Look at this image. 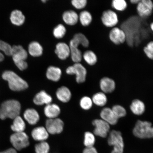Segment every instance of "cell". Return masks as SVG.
Returning a JSON list of instances; mask_svg holds the SVG:
<instances>
[{
	"instance_id": "obj_1",
	"label": "cell",
	"mask_w": 153,
	"mask_h": 153,
	"mask_svg": "<svg viewBox=\"0 0 153 153\" xmlns=\"http://www.w3.org/2000/svg\"><path fill=\"white\" fill-rule=\"evenodd\" d=\"M21 105L18 101L11 100L4 101L0 107V118L4 120L7 118L14 119L19 116Z\"/></svg>"
},
{
	"instance_id": "obj_2",
	"label": "cell",
	"mask_w": 153,
	"mask_h": 153,
	"mask_svg": "<svg viewBox=\"0 0 153 153\" xmlns=\"http://www.w3.org/2000/svg\"><path fill=\"white\" fill-rule=\"evenodd\" d=\"M2 77L8 82L10 89L13 91H24L28 88L27 82L11 71H6L4 72Z\"/></svg>"
},
{
	"instance_id": "obj_3",
	"label": "cell",
	"mask_w": 153,
	"mask_h": 153,
	"mask_svg": "<svg viewBox=\"0 0 153 153\" xmlns=\"http://www.w3.org/2000/svg\"><path fill=\"white\" fill-rule=\"evenodd\" d=\"M133 134L135 137L140 139L152 138L153 129L152 123L148 121L137 120L133 130Z\"/></svg>"
},
{
	"instance_id": "obj_4",
	"label": "cell",
	"mask_w": 153,
	"mask_h": 153,
	"mask_svg": "<svg viewBox=\"0 0 153 153\" xmlns=\"http://www.w3.org/2000/svg\"><path fill=\"white\" fill-rule=\"evenodd\" d=\"M108 143L114 147L111 153H123L124 143L122 133L120 131L112 130L110 132L108 139Z\"/></svg>"
},
{
	"instance_id": "obj_5",
	"label": "cell",
	"mask_w": 153,
	"mask_h": 153,
	"mask_svg": "<svg viewBox=\"0 0 153 153\" xmlns=\"http://www.w3.org/2000/svg\"><path fill=\"white\" fill-rule=\"evenodd\" d=\"M66 72L70 75L75 74L76 81L78 83H83L85 81L87 71L81 63H76L72 66L68 67L66 70Z\"/></svg>"
},
{
	"instance_id": "obj_6",
	"label": "cell",
	"mask_w": 153,
	"mask_h": 153,
	"mask_svg": "<svg viewBox=\"0 0 153 153\" xmlns=\"http://www.w3.org/2000/svg\"><path fill=\"white\" fill-rule=\"evenodd\" d=\"M10 142L15 150L20 151L30 145L29 137L24 132L15 133L10 137Z\"/></svg>"
},
{
	"instance_id": "obj_7",
	"label": "cell",
	"mask_w": 153,
	"mask_h": 153,
	"mask_svg": "<svg viewBox=\"0 0 153 153\" xmlns=\"http://www.w3.org/2000/svg\"><path fill=\"white\" fill-rule=\"evenodd\" d=\"M137 15L141 18H146L153 14V3L152 0H140L137 5Z\"/></svg>"
},
{
	"instance_id": "obj_8",
	"label": "cell",
	"mask_w": 153,
	"mask_h": 153,
	"mask_svg": "<svg viewBox=\"0 0 153 153\" xmlns=\"http://www.w3.org/2000/svg\"><path fill=\"white\" fill-rule=\"evenodd\" d=\"M101 21L107 27L112 28L117 25L118 22V15L112 10L108 9L103 11Z\"/></svg>"
},
{
	"instance_id": "obj_9",
	"label": "cell",
	"mask_w": 153,
	"mask_h": 153,
	"mask_svg": "<svg viewBox=\"0 0 153 153\" xmlns=\"http://www.w3.org/2000/svg\"><path fill=\"white\" fill-rule=\"evenodd\" d=\"M64 123L60 118L48 119L46 121L45 128L49 134H56L62 132L64 129Z\"/></svg>"
},
{
	"instance_id": "obj_10",
	"label": "cell",
	"mask_w": 153,
	"mask_h": 153,
	"mask_svg": "<svg viewBox=\"0 0 153 153\" xmlns=\"http://www.w3.org/2000/svg\"><path fill=\"white\" fill-rule=\"evenodd\" d=\"M92 124L95 126L94 134L95 135L105 138L107 136L110 129V125L102 119L93 120Z\"/></svg>"
},
{
	"instance_id": "obj_11",
	"label": "cell",
	"mask_w": 153,
	"mask_h": 153,
	"mask_svg": "<svg viewBox=\"0 0 153 153\" xmlns=\"http://www.w3.org/2000/svg\"><path fill=\"white\" fill-rule=\"evenodd\" d=\"M111 42L116 45H121L126 41V36L123 30L117 27H113L109 34Z\"/></svg>"
},
{
	"instance_id": "obj_12",
	"label": "cell",
	"mask_w": 153,
	"mask_h": 153,
	"mask_svg": "<svg viewBox=\"0 0 153 153\" xmlns=\"http://www.w3.org/2000/svg\"><path fill=\"white\" fill-rule=\"evenodd\" d=\"M89 45V41L85 34L81 33H76L71 40L70 47H78L81 45L85 48H88Z\"/></svg>"
},
{
	"instance_id": "obj_13",
	"label": "cell",
	"mask_w": 153,
	"mask_h": 153,
	"mask_svg": "<svg viewBox=\"0 0 153 153\" xmlns=\"http://www.w3.org/2000/svg\"><path fill=\"white\" fill-rule=\"evenodd\" d=\"M14 62L21 61H25L28 53L22 46L14 45L12 47L11 55Z\"/></svg>"
},
{
	"instance_id": "obj_14",
	"label": "cell",
	"mask_w": 153,
	"mask_h": 153,
	"mask_svg": "<svg viewBox=\"0 0 153 153\" xmlns=\"http://www.w3.org/2000/svg\"><path fill=\"white\" fill-rule=\"evenodd\" d=\"M101 119L109 125H115L117 123L118 119L115 115L111 109L106 108H103L100 112Z\"/></svg>"
},
{
	"instance_id": "obj_15",
	"label": "cell",
	"mask_w": 153,
	"mask_h": 153,
	"mask_svg": "<svg viewBox=\"0 0 153 153\" xmlns=\"http://www.w3.org/2000/svg\"><path fill=\"white\" fill-rule=\"evenodd\" d=\"M100 88L104 93H110L114 90L116 83L111 78L105 76L101 79L100 82Z\"/></svg>"
},
{
	"instance_id": "obj_16",
	"label": "cell",
	"mask_w": 153,
	"mask_h": 153,
	"mask_svg": "<svg viewBox=\"0 0 153 153\" xmlns=\"http://www.w3.org/2000/svg\"><path fill=\"white\" fill-rule=\"evenodd\" d=\"M55 53L59 59L65 60L70 54L69 46L65 43H59L56 45Z\"/></svg>"
},
{
	"instance_id": "obj_17",
	"label": "cell",
	"mask_w": 153,
	"mask_h": 153,
	"mask_svg": "<svg viewBox=\"0 0 153 153\" xmlns=\"http://www.w3.org/2000/svg\"><path fill=\"white\" fill-rule=\"evenodd\" d=\"M32 137L34 140L37 141H45L49 137V133L45 128L43 127H36L31 132Z\"/></svg>"
},
{
	"instance_id": "obj_18",
	"label": "cell",
	"mask_w": 153,
	"mask_h": 153,
	"mask_svg": "<svg viewBox=\"0 0 153 153\" xmlns=\"http://www.w3.org/2000/svg\"><path fill=\"white\" fill-rule=\"evenodd\" d=\"M60 111L58 105L51 103L47 105L44 108V113L48 119L56 118L60 114Z\"/></svg>"
},
{
	"instance_id": "obj_19",
	"label": "cell",
	"mask_w": 153,
	"mask_h": 153,
	"mask_svg": "<svg viewBox=\"0 0 153 153\" xmlns=\"http://www.w3.org/2000/svg\"><path fill=\"white\" fill-rule=\"evenodd\" d=\"M24 116L28 123L32 125L37 124L40 119V116L37 111L33 108H28L25 110Z\"/></svg>"
},
{
	"instance_id": "obj_20",
	"label": "cell",
	"mask_w": 153,
	"mask_h": 153,
	"mask_svg": "<svg viewBox=\"0 0 153 153\" xmlns=\"http://www.w3.org/2000/svg\"><path fill=\"white\" fill-rule=\"evenodd\" d=\"M33 102L36 105H42L49 104L52 102V98L50 95L45 91H42L35 95Z\"/></svg>"
},
{
	"instance_id": "obj_21",
	"label": "cell",
	"mask_w": 153,
	"mask_h": 153,
	"mask_svg": "<svg viewBox=\"0 0 153 153\" xmlns=\"http://www.w3.org/2000/svg\"><path fill=\"white\" fill-rule=\"evenodd\" d=\"M63 19L67 24L74 25L77 24L79 16L75 11L73 10L66 11L63 15Z\"/></svg>"
},
{
	"instance_id": "obj_22",
	"label": "cell",
	"mask_w": 153,
	"mask_h": 153,
	"mask_svg": "<svg viewBox=\"0 0 153 153\" xmlns=\"http://www.w3.org/2000/svg\"><path fill=\"white\" fill-rule=\"evenodd\" d=\"M57 99L63 102H67L70 100L71 93L68 88L63 86L57 90L56 93Z\"/></svg>"
},
{
	"instance_id": "obj_23",
	"label": "cell",
	"mask_w": 153,
	"mask_h": 153,
	"mask_svg": "<svg viewBox=\"0 0 153 153\" xmlns=\"http://www.w3.org/2000/svg\"><path fill=\"white\" fill-rule=\"evenodd\" d=\"M62 72L57 67L51 66L48 68L46 73L47 78L51 81L57 82L60 79Z\"/></svg>"
},
{
	"instance_id": "obj_24",
	"label": "cell",
	"mask_w": 153,
	"mask_h": 153,
	"mask_svg": "<svg viewBox=\"0 0 153 153\" xmlns=\"http://www.w3.org/2000/svg\"><path fill=\"white\" fill-rule=\"evenodd\" d=\"M10 20L13 24L20 26L24 23L25 18L22 11L18 10H15L11 12Z\"/></svg>"
},
{
	"instance_id": "obj_25",
	"label": "cell",
	"mask_w": 153,
	"mask_h": 153,
	"mask_svg": "<svg viewBox=\"0 0 153 153\" xmlns=\"http://www.w3.org/2000/svg\"><path fill=\"white\" fill-rule=\"evenodd\" d=\"M130 108L134 114L141 115L145 112V105L143 101L139 99H135L132 102Z\"/></svg>"
},
{
	"instance_id": "obj_26",
	"label": "cell",
	"mask_w": 153,
	"mask_h": 153,
	"mask_svg": "<svg viewBox=\"0 0 153 153\" xmlns=\"http://www.w3.org/2000/svg\"><path fill=\"white\" fill-rule=\"evenodd\" d=\"M13 120V124L11 127L12 131L15 133L24 132L26 129V124L22 118L19 116Z\"/></svg>"
},
{
	"instance_id": "obj_27",
	"label": "cell",
	"mask_w": 153,
	"mask_h": 153,
	"mask_svg": "<svg viewBox=\"0 0 153 153\" xmlns=\"http://www.w3.org/2000/svg\"><path fill=\"white\" fill-rule=\"evenodd\" d=\"M28 51L31 56L38 57L42 54L43 48L39 43L37 42H33L29 45Z\"/></svg>"
},
{
	"instance_id": "obj_28",
	"label": "cell",
	"mask_w": 153,
	"mask_h": 153,
	"mask_svg": "<svg viewBox=\"0 0 153 153\" xmlns=\"http://www.w3.org/2000/svg\"><path fill=\"white\" fill-rule=\"evenodd\" d=\"M79 19L82 25L85 27L89 26L93 20L91 13L87 10H83L80 13Z\"/></svg>"
},
{
	"instance_id": "obj_29",
	"label": "cell",
	"mask_w": 153,
	"mask_h": 153,
	"mask_svg": "<svg viewBox=\"0 0 153 153\" xmlns=\"http://www.w3.org/2000/svg\"><path fill=\"white\" fill-rule=\"evenodd\" d=\"M84 60L91 66L94 65L97 62V57L95 53L91 50L86 51L83 54Z\"/></svg>"
},
{
	"instance_id": "obj_30",
	"label": "cell",
	"mask_w": 153,
	"mask_h": 153,
	"mask_svg": "<svg viewBox=\"0 0 153 153\" xmlns=\"http://www.w3.org/2000/svg\"><path fill=\"white\" fill-rule=\"evenodd\" d=\"M92 100L93 102L97 106H103L106 105L108 99L104 93L99 92L93 95Z\"/></svg>"
},
{
	"instance_id": "obj_31",
	"label": "cell",
	"mask_w": 153,
	"mask_h": 153,
	"mask_svg": "<svg viewBox=\"0 0 153 153\" xmlns=\"http://www.w3.org/2000/svg\"><path fill=\"white\" fill-rule=\"evenodd\" d=\"M12 51V47L6 42L0 40V62L4 60V56L1 51L7 56H10Z\"/></svg>"
},
{
	"instance_id": "obj_32",
	"label": "cell",
	"mask_w": 153,
	"mask_h": 153,
	"mask_svg": "<svg viewBox=\"0 0 153 153\" xmlns=\"http://www.w3.org/2000/svg\"><path fill=\"white\" fill-rule=\"evenodd\" d=\"M70 54L71 55L73 62L76 63H80L82 60L83 54L78 47H70Z\"/></svg>"
},
{
	"instance_id": "obj_33",
	"label": "cell",
	"mask_w": 153,
	"mask_h": 153,
	"mask_svg": "<svg viewBox=\"0 0 153 153\" xmlns=\"http://www.w3.org/2000/svg\"><path fill=\"white\" fill-rule=\"evenodd\" d=\"M111 5L113 9L120 12L125 10L127 7V2L125 0H112Z\"/></svg>"
},
{
	"instance_id": "obj_34",
	"label": "cell",
	"mask_w": 153,
	"mask_h": 153,
	"mask_svg": "<svg viewBox=\"0 0 153 153\" xmlns=\"http://www.w3.org/2000/svg\"><path fill=\"white\" fill-rule=\"evenodd\" d=\"M95 142L94 134L90 132H86L85 134L84 144L86 147L93 146Z\"/></svg>"
},
{
	"instance_id": "obj_35",
	"label": "cell",
	"mask_w": 153,
	"mask_h": 153,
	"mask_svg": "<svg viewBox=\"0 0 153 153\" xmlns=\"http://www.w3.org/2000/svg\"><path fill=\"white\" fill-rule=\"evenodd\" d=\"M36 153H48L50 150L49 145L45 141H41L35 146Z\"/></svg>"
},
{
	"instance_id": "obj_36",
	"label": "cell",
	"mask_w": 153,
	"mask_h": 153,
	"mask_svg": "<svg viewBox=\"0 0 153 153\" xmlns=\"http://www.w3.org/2000/svg\"><path fill=\"white\" fill-rule=\"evenodd\" d=\"M111 109L118 119V118L124 117L127 114L125 109L120 105H114Z\"/></svg>"
},
{
	"instance_id": "obj_37",
	"label": "cell",
	"mask_w": 153,
	"mask_h": 153,
	"mask_svg": "<svg viewBox=\"0 0 153 153\" xmlns=\"http://www.w3.org/2000/svg\"><path fill=\"white\" fill-rule=\"evenodd\" d=\"M66 33V28L62 24L58 25L53 30V36L57 38H62L65 34Z\"/></svg>"
},
{
	"instance_id": "obj_38",
	"label": "cell",
	"mask_w": 153,
	"mask_h": 153,
	"mask_svg": "<svg viewBox=\"0 0 153 153\" xmlns=\"http://www.w3.org/2000/svg\"><path fill=\"white\" fill-rule=\"evenodd\" d=\"M93 101L89 97H84L81 99L80 101V106L83 109L87 110L91 108L93 105Z\"/></svg>"
},
{
	"instance_id": "obj_39",
	"label": "cell",
	"mask_w": 153,
	"mask_h": 153,
	"mask_svg": "<svg viewBox=\"0 0 153 153\" xmlns=\"http://www.w3.org/2000/svg\"><path fill=\"white\" fill-rule=\"evenodd\" d=\"M143 51L149 59L153 60V41L149 42L143 48Z\"/></svg>"
},
{
	"instance_id": "obj_40",
	"label": "cell",
	"mask_w": 153,
	"mask_h": 153,
	"mask_svg": "<svg viewBox=\"0 0 153 153\" xmlns=\"http://www.w3.org/2000/svg\"><path fill=\"white\" fill-rule=\"evenodd\" d=\"M72 4L76 9L85 8L87 5V0H72Z\"/></svg>"
},
{
	"instance_id": "obj_41",
	"label": "cell",
	"mask_w": 153,
	"mask_h": 153,
	"mask_svg": "<svg viewBox=\"0 0 153 153\" xmlns=\"http://www.w3.org/2000/svg\"><path fill=\"white\" fill-rule=\"evenodd\" d=\"M83 153H98L94 147H86L83 151Z\"/></svg>"
},
{
	"instance_id": "obj_42",
	"label": "cell",
	"mask_w": 153,
	"mask_h": 153,
	"mask_svg": "<svg viewBox=\"0 0 153 153\" xmlns=\"http://www.w3.org/2000/svg\"><path fill=\"white\" fill-rule=\"evenodd\" d=\"M0 153H17L16 151L14 148H10L6 150L1 152Z\"/></svg>"
},
{
	"instance_id": "obj_43",
	"label": "cell",
	"mask_w": 153,
	"mask_h": 153,
	"mask_svg": "<svg viewBox=\"0 0 153 153\" xmlns=\"http://www.w3.org/2000/svg\"><path fill=\"white\" fill-rule=\"evenodd\" d=\"M140 1V0H130V3L132 4L137 5L138 4Z\"/></svg>"
},
{
	"instance_id": "obj_44",
	"label": "cell",
	"mask_w": 153,
	"mask_h": 153,
	"mask_svg": "<svg viewBox=\"0 0 153 153\" xmlns=\"http://www.w3.org/2000/svg\"><path fill=\"white\" fill-rule=\"evenodd\" d=\"M150 28L151 30H152V31H153V22H152L150 24Z\"/></svg>"
},
{
	"instance_id": "obj_45",
	"label": "cell",
	"mask_w": 153,
	"mask_h": 153,
	"mask_svg": "<svg viewBox=\"0 0 153 153\" xmlns=\"http://www.w3.org/2000/svg\"><path fill=\"white\" fill-rule=\"evenodd\" d=\"M42 1L43 2H45L46 1H45V0H43V1Z\"/></svg>"
}]
</instances>
